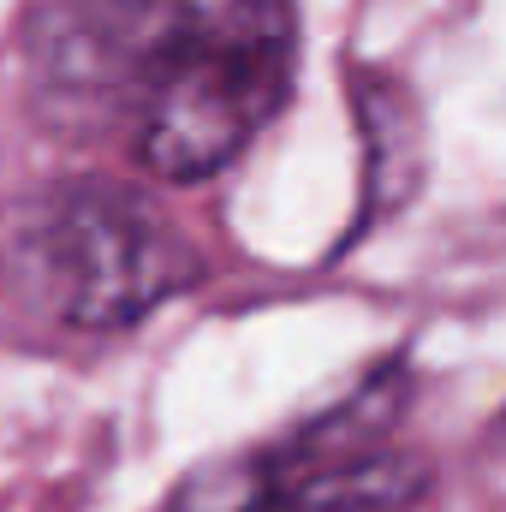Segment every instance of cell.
I'll return each mask as SVG.
<instances>
[{
  "mask_svg": "<svg viewBox=\"0 0 506 512\" xmlns=\"http://www.w3.org/2000/svg\"><path fill=\"white\" fill-rule=\"evenodd\" d=\"M292 0H48L30 18V96L60 131L126 126L131 155L203 185L292 90Z\"/></svg>",
  "mask_w": 506,
  "mask_h": 512,
  "instance_id": "cell-1",
  "label": "cell"
},
{
  "mask_svg": "<svg viewBox=\"0 0 506 512\" xmlns=\"http://www.w3.org/2000/svg\"><path fill=\"white\" fill-rule=\"evenodd\" d=\"M197 280V245L120 179L72 173L0 203V292L60 328L120 334Z\"/></svg>",
  "mask_w": 506,
  "mask_h": 512,
  "instance_id": "cell-2",
  "label": "cell"
},
{
  "mask_svg": "<svg viewBox=\"0 0 506 512\" xmlns=\"http://www.w3.org/2000/svg\"><path fill=\"white\" fill-rule=\"evenodd\" d=\"M346 90H352V120H358V137H364L358 227H376L423 191V167H429L423 108H417L411 84H399L381 66H352Z\"/></svg>",
  "mask_w": 506,
  "mask_h": 512,
  "instance_id": "cell-3",
  "label": "cell"
}]
</instances>
